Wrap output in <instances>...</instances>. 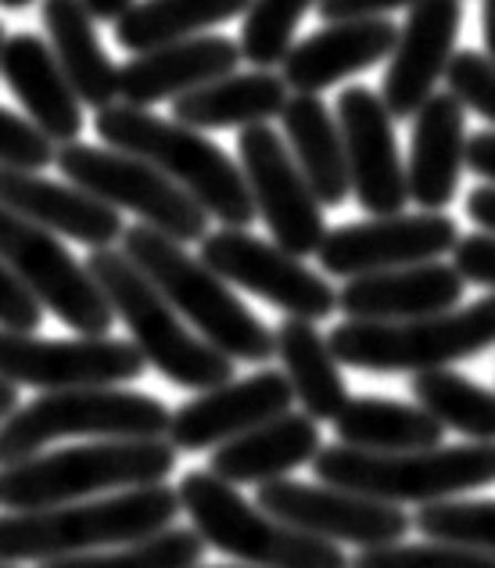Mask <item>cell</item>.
Returning a JSON list of instances; mask_svg holds the SVG:
<instances>
[{"mask_svg":"<svg viewBox=\"0 0 495 568\" xmlns=\"http://www.w3.org/2000/svg\"><path fill=\"white\" fill-rule=\"evenodd\" d=\"M420 410H427L442 428H456L471 443H495V393L448 367L420 371L410 382Z\"/></svg>","mask_w":495,"mask_h":568,"instance_id":"obj_33","label":"cell"},{"mask_svg":"<svg viewBox=\"0 0 495 568\" xmlns=\"http://www.w3.org/2000/svg\"><path fill=\"white\" fill-rule=\"evenodd\" d=\"M320 446V422H312L309 414L288 410L274 422L245 432V436H234L230 443L216 446L213 457H208V471L230 486H262L309 465Z\"/></svg>","mask_w":495,"mask_h":568,"instance_id":"obj_26","label":"cell"},{"mask_svg":"<svg viewBox=\"0 0 495 568\" xmlns=\"http://www.w3.org/2000/svg\"><path fill=\"white\" fill-rule=\"evenodd\" d=\"M467 216L482 227L485 234H495V187H477L467 194Z\"/></svg>","mask_w":495,"mask_h":568,"instance_id":"obj_44","label":"cell"},{"mask_svg":"<svg viewBox=\"0 0 495 568\" xmlns=\"http://www.w3.org/2000/svg\"><path fill=\"white\" fill-rule=\"evenodd\" d=\"M176 500L205 547H216L248 568H349L338 544L283 526L213 471H187L176 486Z\"/></svg>","mask_w":495,"mask_h":568,"instance_id":"obj_8","label":"cell"},{"mask_svg":"<svg viewBox=\"0 0 495 568\" xmlns=\"http://www.w3.org/2000/svg\"><path fill=\"white\" fill-rule=\"evenodd\" d=\"M237 155H241V173L251 194L255 216L274 234V245L288 256H317L327 234L323 205L306 184L302 170L283 144L280 133L269 123L245 126L237 138Z\"/></svg>","mask_w":495,"mask_h":568,"instance_id":"obj_12","label":"cell"},{"mask_svg":"<svg viewBox=\"0 0 495 568\" xmlns=\"http://www.w3.org/2000/svg\"><path fill=\"white\" fill-rule=\"evenodd\" d=\"M198 568H248V565H198Z\"/></svg>","mask_w":495,"mask_h":568,"instance_id":"obj_49","label":"cell"},{"mask_svg":"<svg viewBox=\"0 0 495 568\" xmlns=\"http://www.w3.org/2000/svg\"><path fill=\"white\" fill-rule=\"evenodd\" d=\"M173 410L162 399L118 385L43 393L0 422V468L37 457L65 436L90 439H165Z\"/></svg>","mask_w":495,"mask_h":568,"instance_id":"obj_9","label":"cell"},{"mask_svg":"<svg viewBox=\"0 0 495 568\" xmlns=\"http://www.w3.org/2000/svg\"><path fill=\"white\" fill-rule=\"evenodd\" d=\"M341 446L370 454H406L442 446L445 428L427 410L384 396H349L334 417Z\"/></svg>","mask_w":495,"mask_h":568,"instance_id":"obj_30","label":"cell"},{"mask_svg":"<svg viewBox=\"0 0 495 568\" xmlns=\"http://www.w3.org/2000/svg\"><path fill=\"white\" fill-rule=\"evenodd\" d=\"M445 83L463 109L485 115L495 126V62L485 51H460L448 58Z\"/></svg>","mask_w":495,"mask_h":568,"instance_id":"obj_38","label":"cell"},{"mask_svg":"<svg viewBox=\"0 0 495 568\" xmlns=\"http://www.w3.org/2000/svg\"><path fill=\"white\" fill-rule=\"evenodd\" d=\"M118 242H123L118 252L155 284L179 317L198 327L213 349L245 364H266L269 356H277L274 332L230 292L227 281L208 271L202 260L187 256L179 242L144 223L126 227Z\"/></svg>","mask_w":495,"mask_h":568,"instance_id":"obj_3","label":"cell"},{"mask_svg":"<svg viewBox=\"0 0 495 568\" xmlns=\"http://www.w3.org/2000/svg\"><path fill=\"white\" fill-rule=\"evenodd\" d=\"M463 26L460 0H413L406 26H399L392 65L381 80V101L392 119H413V112L434 94L445 77L448 58L456 54Z\"/></svg>","mask_w":495,"mask_h":568,"instance_id":"obj_19","label":"cell"},{"mask_svg":"<svg viewBox=\"0 0 495 568\" xmlns=\"http://www.w3.org/2000/svg\"><path fill=\"white\" fill-rule=\"evenodd\" d=\"M482 29H485V48H488V58L495 62V0H485V4H482Z\"/></svg>","mask_w":495,"mask_h":568,"instance_id":"obj_46","label":"cell"},{"mask_svg":"<svg viewBox=\"0 0 495 568\" xmlns=\"http://www.w3.org/2000/svg\"><path fill=\"white\" fill-rule=\"evenodd\" d=\"M54 166L62 170L69 184L94 194L97 202L112 209L137 213L144 227H152L173 242H202L208 234V213L190 199L184 187H176L169 176H162L144 159H133L115 148L94 144H62L54 152Z\"/></svg>","mask_w":495,"mask_h":568,"instance_id":"obj_10","label":"cell"},{"mask_svg":"<svg viewBox=\"0 0 495 568\" xmlns=\"http://www.w3.org/2000/svg\"><path fill=\"white\" fill-rule=\"evenodd\" d=\"M320 0H251L245 11L241 29V62H251L259 69L280 65L283 54L291 51L295 29L302 22L309 8H317Z\"/></svg>","mask_w":495,"mask_h":568,"instance_id":"obj_36","label":"cell"},{"mask_svg":"<svg viewBox=\"0 0 495 568\" xmlns=\"http://www.w3.org/2000/svg\"><path fill=\"white\" fill-rule=\"evenodd\" d=\"M40 19L48 29V48L54 62L62 65L72 94L80 98L83 109H109L118 101V69L112 65L109 51L101 48L97 29L83 0H43Z\"/></svg>","mask_w":495,"mask_h":568,"instance_id":"obj_27","label":"cell"},{"mask_svg":"<svg viewBox=\"0 0 495 568\" xmlns=\"http://www.w3.org/2000/svg\"><path fill=\"white\" fill-rule=\"evenodd\" d=\"M413 529L431 544L467 547L495 558V500H439L424 504L413 518Z\"/></svg>","mask_w":495,"mask_h":568,"instance_id":"obj_35","label":"cell"},{"mask_svg":"<svg viewBox=\"0 0 495 568\" xmlns=\"http://www.w3.org/2000/svg\"><path fill=\"white\" fill-rule=\"evenodd\" d=\"M248 4L251 0H137L115 19V43L130 54H144L230 22L245 14Z\"/></svg>","mask_w":495,"mask_h":568,"instance_id":"obj_32","label":"cell"},{"mask_svg":"<svg viewBox=\"0 0 495 568\" xmlns=\"http://www.w3.org/2000/svg\"><path fill=\"white\" fill-rule=\"evenodd\" d=\"M0 568H19V565H0Z\"/></svg>","mask_w":495,"mask_h":568,"instance_id":"obj_51","label":"cell"},{"mask_svg":"<svg viewBox=\"0 0 495 568\" xmlns=\"http://www.w3.org/2000/svg\"><path fill=\"white\" fill-rule=\"evenodd\" d=\"M291 91L277 72H230L173 98V119L190 130H245L280 119Z\"/></svg>","mask_w":495,"mask_h":568,"instance_id":"obj_28","label":"cell"},{"mask_svg":"<svg viewBox=\"0 0 495 568\" xmlns=\"http://www.w3.org/2000/svg\"><path fill=\"white\" fill-rule=\"evenodd\" d=\"M51 162H54V144L25 115H14L11 109L0 104V166L40 173Z\"/></svg>","mask_w":495,"mask_h":568,"instance_id":"obj_39","label":"cell"},{"mask_svg":"<svg viewBox=\"0 0 495 568\" xmlns=\"http://www.w3.org/2000/svg\"><path fill=\"white\" fill-rule=\"evenodd\" d=\"M399 26L388 19H352V22H327L312 37L291 43L283 54L280 80L295 94H323L344 77L373 69L381 58L392 54Z\"/></svg>","mask_w":495,"mask_h":568,"instance_id":"obj_23","label":"cell"},{"mask_svg":"<svg viewBox=\"0 0 495 568\" xmlns=\"http://www.w3.org/2000/svg\"><path fill=\"white\" fill-rule=\"evenodd\" d=\"M0 205L86 248H112L126 231L118 209L97 202L94 194L80 191L76 184H58L33 170L0 166Z\"/></svg>","mask_w":495,"mask_h":568,"instance_id":"obj_20","label":"cell"},{"mask_svg":"<svg viewBox=\"0 0 495 568\" xmlns=\"http://www.w3.org/2000/svg\"><path fill=\"white\" fill-rule=\"evenodd\" d=\"M295 393L280 371H259V375L216 385L208 393L184 403L165 428V443L176 454H205L230 443L234 436L259 428L274 417L288 414Z\"/></svg>","mask_w":495,"mask_h":568,"instance_id":"obj_18","label":"cell"},{"mask_svg":"<svg viewBox=\"0 0 495 568\" xmlns=\"http://www.w3.org/2000/svg\"><path fill=\"white\" fill-rule=\"evenodd\" d=\"M4 40H8V37H4V26H0V54H4Z\"/></svg>","mask_w":495,"mask_h":568,"instance_id":"obj_50","label":"cell"},{"mask_svg":"<svg viewBox=\"0 0 495 568\" xmlns=\"http://www.w3.org/2000/svg\"><path fill=\"white\" fill-rule=\"evenodd\" d=\"M463 281L453 263L431 260L349 277L338 292V306L349 321H413L456 310L463 298Z\"/></svg>","mask_w":495,"mask_h":568,"instance_id":"obj_22","label":"cell"},{"mask_svg":"<svg viewBox=\"0 0 495 568\" xmlns=\"http://www.w3.org/2000/svg\"><path fill=\"white\" fill-rule=\"evenodd\" d=\"M94 130L115 152L144 159L147 166L169 176L208 216L223 220L227 227L245 231L255 220L241 166H234V159L216 141H208L202 130H190L176 119H162L152 109H133L123 101L101 109Z\"/></svg>","mask_w":495,"mask_h":568,"instance_id":"obj_2","label":"cell"},{"mask_svg":"<svg viewBox=\"0 0 495 568\" xmlns=\"http://www.w3.org/2000/svg\"><path fill=\"white\" fill-rule=\"evenodd\" d=\"M144 367L137 346L123 338H40L33 332L0 327V382L14 388L29 385L40 393H62V388L123 385L141 378Z\"/></svg>","mask_w":495,"mask_h":568,"instance_id":"obj_13","label":"cell"},{"mask_svg":"<svg viewBox=\"0 0 495 568\" xmlns=\"http://www.w3.org/2000/svg\"><path fill=\"white\" fill-rule=\"evenodd\" d=\"M101 295L118 321L130 327L133 346L162 378H169L190 393H208L216 385L234 382V361L213 349L202 335L179 321V313L165 303L162 292L133 266L118 248H90L83 263Z\"/></svg>","mask_w":495,"mask_h":568,"instance_id":"obj_5","label":"cell"},{"mask_svg":"<svg viewBox=\"0 0 495 568\" xmlns=\"http://www.w3.org/2000/svg\"><path fill=\"white\" fill-rule=\"evenodd\" d=\"M137 0H83V8L90 11V19L94 22H115L118 14L130 11Z\"/></svg>","mask_w":495,"mask_h":568,"instance_id":"obj_45","label":"cell"},{"mask_svg":"<svg viewBox=\"0 0 495 568\" xmlns=\"http://www.w3.org/2000/svg\"><path fill=\"white\" fill-rule=\"evenodd\" d=\"M413 0H320L323 22H352V19H378L384 11L410 8Z\"/></svg>","mask_w":495,"mask_h":568,"instance_id":"obj_42","label":"cell"},{"mask_svg":"<svg viewBox=\"0 0 495 568\" xmlns=\"http://www.w3.org/2000/svg\"><path fill=\"white\" fill-rule=\"evenodd\" d=\"M453 266L463 281L485 284L495 292V234H467L453 245Z\"/></svg>","mask_w":495,"mask_h":568,"instance_id":"obj_40","label":"cell"},{"mask_svg":"<svg viewBox=\"0 0 495 568\" xmlns=\"http://www.w3.org/2000/svg\"><path fill=\"white\" fill-rule=\"evenodd\" d=\"M0 72L11 94L22 101L25 119L51 144H72L83 133V104L72 94L62 65L54 62L48 40L37 33H14L4 40Z\"/></svg>","mask_w":495,"mask_h":568,"instance_id":"obj_24","label":"cell"},{"mask_svg":"<svg viewBox=\"0 0 495 568\" xmlns=\"http://www.w3.org/2000/svg\"><path fill=\"white\" fill-rule=\"evenodd\" d=\"M176 457L165 439H97L25 457L0 468V511H40L104 489L155 486L176 471Z\"/></svg>","mask_w":495,"mask_h":568,"instance_id":"obj_4","label":"cell"},{"mask_svg":"<svg viewBox=\"0 0 495 568\" xmlns=\"http://www.w3.org/2000/svg\"><path fill=\"white\" fill-rule=\"evenodd\" d=\"M205 558V540L194 529H162L137 544L115 550H90L76 558L43 561L40 568H198Z\"/></svg>","mask_w":495,"mask_h":568,"instance_id":"obj_34","label":"cell"},{"mask_svg":"<svg viewBox=\"0 0 495 568\" xmlns=\"http://www.w3.org/2000/svg\"><path fill=\"white\" fill-rule=\"evenodd\" d=\"M309 465L323 486L349 489L381 504H439L495 486V443L431 446L406 454H370L334 443L320 446Z\"/></svg>","mask_w":495,"mask_h":568,"instance_id":"obj_6","label":"cell"},{"mask_svg":"<svg viewBox=\"0 0 495 568\" xmlns=\"http://www.w3.org/2000/svg\"><path fill=\"white\" fill-rule=\"evenodd\" d=\"M43 321V306L0 266V327L4 332H37Z\"/></svg>","mask_w":495,"mask_h":568,"instance_id":"obj_41","label":"cell"},{"mask_svg":"<svg viewBox=\"0 0 495 568\" xmlns=\"http://www.w3.org/2000/svg\"><path fill=\"white\" fill-rule=\"evenodd\" d=\"M463 166L474 170L477 176H485V181L495 187V130L474 133L467 141V152H463Z\"/></svg>","mask_w":495,"mask_h":568,"instance_id":"obj_43","label":"cell"},{"mask_svg":"<svg viewBox=\"0 0 495 568\" xmlns=\"http://www.w3.org/2000/svg\"><path fill=\"white\" fill-rule=\"evenodd\" d=\"M0 266L80 335H109L115 313L86 266L58 242V234L37 227L0 205Z\"/></svg>","mask_w":495,"mask_h":568,"instance_id":"obj_11","label":"cell"},{"mask_svg":"<svg viewBox=\"0 0 495 568\" xmlns=\"http://www.w3.org/2000/svg\"><path fill=\"white\" fill-rule=\"evenodd\" d=\"M29 4H33V0H0V8H8V11H22Z\"/></svg>","mask_w":495,"mask_h":568,"instance_id":"obj_48","label":"cell"},{"mask_svg":"<svg viewBox=\"0 0 495 568\" xmlns=\"http://www.w3.org/2000/svg\"><path fill=\"white\" fill-rule=\"evenodd\" d=\"M283 138L295 166L302 170L306 184L317 194L323 209H334L349 202V166H344V148L338 119L320 101V94H291L280 109Z\"/></svg>","mask_w":495,"mask_h":568,"instance_id":"obj_29","label":"cell"},{"mask_svg":"<svg viewBox=\"0 0 495 568\" xmlns=\"http://www.w3.org/2000/svg\"><path fill=\"white\" fill-rule=\"evenodd\" d=\"M241 62V48L230 37H187L176 43H162L118 69V101L133 109H152L158 101H173L179 94L205 87L219 77H230Z\"/></svg>","mask_w":495,"mask_h":568,"instance_id":"obj_21","label":"cell"},{"mask_svg":"<svg viewBox=\"0 0 495 568\" xmlns=\"http://www.w3.org/2000/svg\"><path fill=\"white\" fill-rule=\"evenodd\" d=\"M460 227L445 213H392L359 223H341L327 231L317 248L323 274L330 277H363L378 271L431 263L453 252Z\"/></svg>","mask_w":495,"mask_h":568,"instance_id":"obj_16","label":"cell"},{"mask_svg":"<svg viewBox=\"0 0 495 568\" xmlns=\"http://www.w3.org/2000/svg\"><path fill=\"white\" fill-rule=\"evenodd\" d=\"M274 342L283 378H288L295 399L302 403V414H309L312 422H334L338 410L349 403V385H344L341 367L317 324L288 317L274 332Z\"/></svg>","mask_w":495,"mask_h":568,"instance_id":"obj_31","label":"cell"},{"mask_svg":"<svg viewBox=\"0 0 495 568\" xmlns=\"http://www.w3.org/2000/svg\"><path fill=\"white\" fill-rule=\"evenodd\" d=\"M179 515L176 489L155 483L118 489L86 504H58L40 511L0 515V565L58 561L90 550L137 544L169 529Z\"/></svg>","mask_w":495,"mask_h":568,"instance_id":"obj_1","label":"cell"},{"mask_svg":"<svg viewBox=\"0 0 495 568\" xmlns=\"http://www.w3.org/2000/svg\"><path fill=\"white\" fill-rule=\"evenodd\" d=\"M255 507L280 518L283 526L309 532L327 544H355V547H388L399 544L413 529V518L395 504H381L338 486H309L295 478H274L259 486Z\"/></svg>","mask_w":495,"mask_h":568,"instance_id":"obj_15","label":"cell"},{"mask_svg":"<svg viewBox=\"0 0 495 568\" xmlns=\"http://www.w3.org/2000/svg\"><path fill=\"white\" fill-rule=\"evenodd\" d=\"M338 364L378 375H420L495 346V292L463 310L413 321H344L327 335Z\"/></svg>","mask_w":495,"mask_h":568,"instance_id":"obj_7","label":"cell"},{"mask_svg":"<svg viewBox=\"0 0 495 568\" xmlns=\"http://www.w3.org/2000/svg\"><path fill=\"white\" fill-rule=\"evenodd\" d=\"M463 104L453 94H431L413 112V138L406 162V191L424 213H442L456 199L463 173Z\"/></svg>","mask_w":495,"mask_h":568,"instance_id":"obj_25","label":"cell"},{"mask_svg":"<svg viewBox=\"0 0 495 568\" xmlns=\"http://www.w3.org/2000/svg\"><path fill=\"white\" fill-rule=\"evenodd\" d=\"M14 410H19V388L8 385V382H0V422L11 417Z\"/></svg>","mask_w":495,"mask_h":568,"instance_id":"obj_47","label":"cell"},{"mask_svg":"<svg viewBox=\"0 0 495 568\" xmlns=\"http://www.w3.org/2000/svg\"><path fill=\"white\" fill-rule=\"evenodd\" d=\"M338 130L344 148V166H349V187L355 202L370 216L402 213L410 202L406 166H402L392 112L370 87H349L338 94Z\"/></svg>","mask_w":495,"mask_h":568,"instance_id":"obj_17","label":"cell"},{"mask_svg":"<svg viewBox=\"0 0 495 568\" xmlns=\"http://www.w3.org/2000/svg\"><path fill=\"white\" fill-rule=\"evenodd\" d=\"M198 260L227 284H237V288L266 298L288 317L323 321L338 310V292L330 288L327 277L248 231L223 227L205 234Z\"/></svg>","mask_w":495,"mask_h":568,"instance_id":"obj_14","label":"cell"},{"mask_svg":"<svg viewBox=\"0 0 495 568\" xmlns=\"http://www.w3.org/2000/svg\"><path fill=\"white\" fill-rule=\"evenodd\" d=\"M349 568H495V558L453 544H388L367 547L349 561Z\"/></svg>","mask_w":495,"mask_h":568,"instance_id":"obj_37","label":"cell"}]
</instances>
